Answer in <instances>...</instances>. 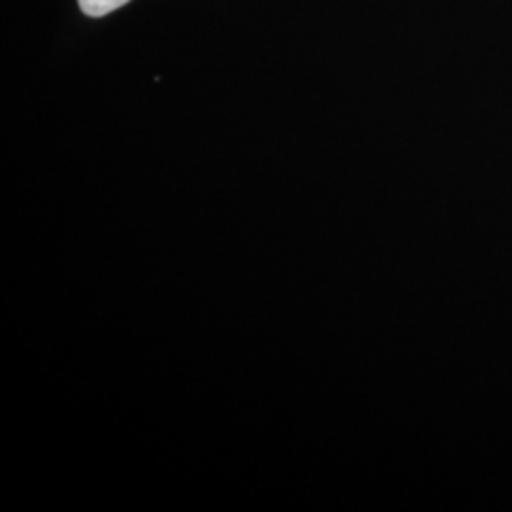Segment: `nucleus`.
<instances>
[{
	"mask_svg": "<svg viewBox=\"0 0 512 512\" xmlns=\"http://www.w3.org/2000/svg\"><path fill=\"white\" fill-rule=\"evenodd\" d=\"M129 0H78L80 10L90 18H103L110 12L126 6Z\"/></svg>",
	"mask_w": 512,
	"mask_h": 512,
	"instance_id": "obj_1",
	"label": "nucleus"
}]
</instances>
